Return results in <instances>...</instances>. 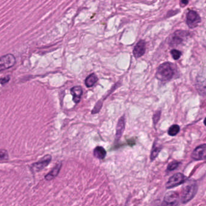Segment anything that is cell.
<instances>
[{"label":"cell","instance_id":"obj_1","mask_svg":"<svg viewBox=\"0 0 206 206\" xmlns=\"http://www.w3.org/2000/svg\"><path fill=\"white\" fill-rule=\"evenodd\" d=\"M174 75L173 65L170 62H165L158 67L156 77L161 81H168L170 80Z\"/></svg>","mask_w":206,"mask_h":206},{"label":"cell","instance_id":"obj_2","mask_svg":"<svg viewBox=\"0 0 206 206\" xmlns=\"http://www.w3.org/2000/svg\"><path fill=\"white\" fill-rule=\"evenodd\" d=\"M198 186L194 182L190 183L183 188L182 191V202L186 204L190 201L197 193Z\"/></svg>","mask_w":206,"mask_h":206},{"label":"cell","instance_id":"obj_3","mask_svg":"<svg viewBox=\"0 0 206 206\" xmlns=\"http://www.w3.org/2000/svg\"><path fill=\"white\" fill-rule=\"evenodd\" d=\"M180 196L177 192L170 191L164 196L161 206H177L179 203Z\"/></svg>","mask_w":206,"mask_h":206},{"label":"cell","instance_id":"obj_4","mask_svg":"<svg viewBox=\"0 0 206 206\" xmlns=\"http://www.w3.org/2000/svg\"><path fill=\"white\" fill-rule=\"evenodd\" d=\"M186 177L182 173H177L173 175L166 183V189H171L180 186L186 181Z\"/></svg>","mask_w":206,"mask_h":206},{"label":"cell","instance_id":"obj_5","mask_svg":"<svg viewBox=\"0 0 206 206\" xmlns=\"http://www.w3.org/2000/svg\"><path fill=\"white\" fill-rule=\"evenodd\" d=\"M16 63V58L12 54H7L0 57V72L9 69Z\"/></svg>","mask_w":206,"mask_h":206},{"label":"cell","instance_id":"obj_6","mask_svg":"<svg viewBox=\"0 0 206 206\" xmlns=\"http://www.w3.org/2000/svg\"><path fill=\"white\" fill-rule=\"evenodd\" d=\"M186 22L190 28H193L196 27L201 22V18L196 12L194 11H190L187 14Z\"/></svg>","mask_w":206,"mask_h":206},{"label":"cell","instance_id":"obj_7","mask_svg":"<svg viewBox=\"0 0 206 206\" xmlns=\"http://www.w3.org/2000/svg\"><path fill=\"white\" fill-rule=\"evenodd\" d=\"M192 158L195 160H203L206 158V144L196 147L192 153Z\"/></svg>","mask_w":206,"mask_h":206},{"label":"cell","instance_id":"obj_8","mask_svg":"<svg viewBox=\"0 0 206 206\" xmlns=\"http://www.w3.org/2000/svg\"><path fill=\"white\" fill-rule=\"evenodd\" d=\"M52 157L50 155L44 156L40 161L32 164V168L35 172H39L47 166L51 161Z\"/></svg>","mask_w":206,"mask_h":206},{"label":"cell","instance_id":"obj_9","mask_svg":"<svg viewBox=\"0 0 206 206\" xmlns=\"http://www.w3.org/2000/svg\"><path fill=\"white\" fill-rule=\"evenodd\" d=\"M145 42L144 40L139 41L133 49V55L135 58H139L142 56L145 52Z\"/></svg>","mask_w":206,"mask_h":206},{"label":"cell","instance_id":"obj_10","mask_svg":"<svg viewBox=\"0 0 206 206\" xmlns=\"http://www.w3.org/2000/svg\"><path fill=\"white\" fill-rule=\"evenodd\" d=\"M124 129H125V117L124 116H122L119 119L116 126V136H115L116 141H119L121 139L122 135L124 133Z\"/></svg>","mask_w":206,"mask_h":206},{"label":"cell","instance_id":"obj_11","mask_svg":"<svg viewBox=\"0 0 206 206\" xmlns=\"http://www.w3.org/2000/svg\"><path fill=\"white\" fill-rule=\"evenodd\" d=\"M71 93L73 95L74 102L76 103H79L83 94V90L82 87L78 86H74L71 89Z\"/></svg>","mask_w":206,"mask_h":206},{"label":"cell","instance_id":"obj_12","mask_svg":"<svg viewBox=\"0 0 206 206\" xmlns=\"http://www.w3.org/2000/svg\"><path fill=\"white\" fill-rule=\"evenodd\" d=\"M61 166L62 164L61 163H57L54 168L53 169L51 170L48 174H47L45 176V179L47 181H51L52 180H53L54 178H56L58 174L60 172L61 168Z\"/></svg>","mask_w":206,"mask_h":206},{"label":"cell","instance_id":"obj_13","mask_svg":"<svg viewBox=\"0 0 206 206\" xmlns=\"http://www.w3.org/2000/svg\"><path fill=\"white\" fill-rule=\"evenodd\" d=\"M183 33L184 32L180 30L175 32L170 39V44L172 46H175L179 44L180 42H182L183 36H184Z\"/></svg>","mask_w":206,"mask_h":206},{"label":"cell","instance_id":"obj_14","mask_svg":"<svg viewBox=\"0 0 206 206\" xmlns=\"http://www.w3.org/2000/svg\"><path fill=\"white\" fill-rule=\"evenodd\" d=\"M107 154L106 151L102 146H97L94 150V155L95 157L103 160L106 157Z\"/></svg>","mask_w":206,"mask_h":206},{"label":"cell","instance_id":"obj_15","mask_svg":"<svg viewBox=\"0 0 206 206\" xmlns=\"http://www.w3.org/2000/svg\"><path fill=\"white\" fill-rule=\"evenodd\" d=\"M98 81L97 75L94 73L90 74L85 79V85L87 88H90L96 84Z\"/></svg>","mask_w":206,"mask_h":206},{"label":"cell","instance_id":"obj_16","mask_svg":"<svg viewBox=\"0 0 206 206\" xmlns=\"http://www.w3.org/2000/svg\"><path fill=\"white\" fill-rule=\"evenodd\" d=\"M161 149H162V147L158 145L156 143H154V144L153 146V149L151 150V155H150V158L151 161L154 160L157 158Z\"/></svg>","mask_w":206,"mask_h":206},{"label":"cell","instance_id":"obj_17","mask_svg":"<svg viewBox=\"0 0 206 206\" xmlns=\"http://www.w3.org/2000/svg\"><path fill=\"white\" fill-rule=\"evenodd\" d=\"M180 126L177 125H172L168 129V134L170 136H175L180 131Z\"/></svg>","mask_w":206,"mask_h":206},{"label":"cell","instance_id":"obj_18","mask_svg":"<svg viewBox=\"0 0 206 206\" xmlns=\"http://www.w3.org/2000/svg\"><path fill=\"white\" fill-rule=\"evenodd\" d=\"M170 53H171V55L172 56V58L175 59V60H177L179 59L180 56H182V53L181 51L177 50H172L171 51H170Z\"/></svg>","mask_w":206,"mask_h":206},{"label":"cell","instance_id":"obj_19","mask_svg":"<svg viewBox=\"0 0 206 206\" xmlns=\"http://www.w3.org/2000/svg\"><path fill=\"white\" fill-rule=\"evenodd\" d=\"M9 158L8 152L6 150L0 149V161L7 160Z\"/></svg>","mask_w":206,"mask_h":206},{"label":"cell","instance_id":"obj_20","mask_svg":"<svg viewBox=\"0 0 206 206\" xmlns=\"http://www.w3.org/2000/svg\"><path fill=\"white\" fill-rule=\"evenodd\" d=\"M180 164V163L177 162V161H172L171 163H170V164L168 166V170L171 171V170H174L176 169L179 166Z\"/></svg>","mask_w":206,"mask_h":206},{"label":"cell","instance_id":"obj_21","mask_svg":"<svg viewBox=\"0 0 206 206\" xmlns=\"http://www.w3.org/2000/svg\"><path fill=\"white\" fill-rule=\"evenodd\" d=\"M160 111H158V112H156L154 114V115L153 116V122L155 125L157 124V123L160 119Z\"/></svg>","mask_w":206,"mask_h":206},{"label":"cell","instance_id":"obj_22","mask_svg":"<svg viewBox=\"0 0 206 206\" xmlns=\"http://www.w3.org/2000/svg\"><path fill=\"white\" fill-rule=\"evenodd\" d=\"M10 81V77H6L4 78L0 79V84H4L7 83Z\"/></svg>","mask_w":206,"mask_h":206},{"label":"cell","instance_id":"obj_23","mask_svg":"<svg viewBox=\"0 0 206 206\" xmlns=\"http://www.w3.org/2000/svg\"><path fill=\"white\" fill-rule=\"evenodd\" d=\"M181 3H184V4H187L188 3V1H182L181 2Z\"/></svg>","mask_w":206,"mask_h":206},{"label":"cell","instance_id":"obj_24","mask_svg":"<svg viewBox=\"0 0 206 206\" xmlns=\"http://www.w3.org/2000/svg\"><path fill=\"white\" fill-rule=\"evenodd\" d=\"M204 125L206 126V118L204 119Z\"/></svg>","mask_w":206,"mask_h":206}]
</instances>
